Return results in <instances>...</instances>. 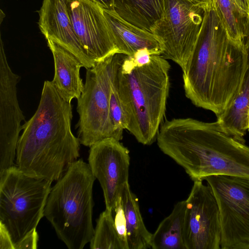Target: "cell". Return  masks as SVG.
I'll list each match as a JSON object with an SVG mask.
<instances>
[{
  "instance_id": "obj_18",
  "label": "cell",
  "mask_w": 249,
  "mask_h": 249,
  "mask_svg": "<svg viewBox=\"0 0 249 249\" xmlns=\"http://www.w3.org/2000/svg\"><path fill=\"white\" fill-rule=\"evenodd\" d=\"M113 10L128 22L153 33L162 18L164 0H114Z\"/></svg>"
},
{
  "instance_id": "obj_17",
  "label": "cell",
  "mask_w": 249,
  "mask_h": 249,
  "mask_svg": "<svg viewBox=\"0 0 249 249\" xmlns=\"http://www.w3.org/2000/svg\"><path fill=\"white\" fill-rule=\"evenodd\" d=\"M216 117V122L223 131L245 142L249 118V67L236 96Z\"/></svg>"
},
{
  "instance_id": "obj_5",
  "label": "cell",
  "mask_w": 249,
  "mask_h": 249,
  "mask_svg": "<svg viewBox=\"0 0 249 249\" xmlns=\"http://www.w3.org/2000/svg\"><path fill=\"white\" fill-rule=\"evenodd\" d=\"M96 178L89 163L74 161L51 188L44 215L69 249H82L94 232L92 189Z\"/></svg>"
},
{
  "instance_id": "obj_10",
  "label": "cell",
  "mask_w": 249,
  "mask_h": 249,
  "mask_svg": "<svg viewBox=\"0 0 249 249\" xmlns=\"http://www.w3.org/2000/svg\"><path fill=\"white\" fill-rule=\"evenodd\" d=\"M196 180L186 200L183 238L186 249H219L218 206L210 187Z\"/></svg>"
},
{
  "instance_id": "obj_22",
  "label": "cell",
  "mask_w": 249,
  "mask_h": 249,
  "mask_svg": "<svg viewBox=\"0 0 249 249\" xmlns=\"http://www.w3.org/2000/svg\"><path fill=\"white\" fill-rule=\"evenodd\" d=\"M89 243L91 249H124L115 226L112 211L106 209L100 214Z\"/></svg>"
},
{
  "instance_id": "obj_30",
  "label": "cell",
  "mask_w": 249,
  "mask_h": 249,
  "mask_svg": "<svg viewBox=\"0 0 249 249\" xmlns=\"http://www.w3.org/2000/svg\"><path fill=\"white\" fill-rule=\"evenodd\" d=\"M239 6L249 15V0H235Z\"/></svg>"
},
{
  "instance_id": "obj_29",
  "label": "cell",
  "mask_w": 249,
  "mask_h": 249,
  "mask_svg": "<svg viewBox=\"0 0 249 249\" xmlns=\"http://www.w3.org/2000/svg\"><path fill=\"white\" fill-rule=\"evenodd\" d=\"M201 7L205 11L213 6V0H191Z\"/></svg>"
},
{
  "instance_id": "obj_23",
  "label": "cell",
  "mask_w": 249,
  "mask_h": 249,
  "mask_svg": "<svg viewBox=\"0 0 249 249\" xmlns=\"http://www.w3.org/2000/svg\"><path fill=\"white\" fill-rule=\"evenodd\" d=\"M121 64L116 69L112 75L109 97V114L114 139L119 141L122 140L124 130L126 129V127L125 114L119 96L115 78L116 72Z\"/></svg>"
},
{
  "instance_id": "obj_20",
  "label": "cell",
  "mask_w": 249,
  "mask_h": 249,
  "mask_svg": "<svg viewBox=\"0 0 249 249\" xmlns=\"http://www.w3.org/2000/svg\"><path fill=\"white\" fill-rule=\"evenodd\" d=\"M186 205V200L178 202L171 213L161 221L152 234L151 249H186L183 238Z\"/></svg>"
},
{
  "instance_id": "obj_7",
  "label": "cell",
  "mask_w": 249,
  "mask_h": 249,
  "mask_svg": "<svg viewBox=\"0 0 249 249\" xmlns=\"http://www.w3.org/2000/svg\"><path fill=\"white\" fill-rule=\"evenodd\" d=\"M126 55L116 53L87 69L83 92L77 99L78 138L90 147L104 139L114 138L109 114L111 81Z\"/></svg>"
},
{
  "instance_id": "obj_13",
  "label": "cell",
  "mask_w": 249,
  "mask_h": 249,
  "mask_svg": "<svg viewBox=\"0 0 249 249\" xmlns=\"http://www.w3.org/2000/svg\"><path fill=\"white\" fill-rule=\"evenodd\" d=\"M129 151L119 141L109 138L90 147L88 158L91 172L103 190L106 209L112 211L128 182Z\"/></svg>"
},
{
  "instance_id": "obj_15",
  "label": "cell",
  "mask_w": 249,
  "mask_h": 249,
  "mask_svg": "<svg viewBox=\"0 0 249 249\" xmlns=\"http://www.w3.org/2000/svg\"><path fill=\"white\" fill-rule=\"evenodd\" d=\"M103 13L120 53L132 56L138 50L147 48L153 55L161 54L163 46L152 33L128 22L114 10L103 9Z\"/></svg>"
},
{
  "instance_id": "obj_27",
  "label": "cell",
  "mask_w": 249,
  "mask_h": 249,
  "mask_svg": "<svg viewBox=\"0 0 249 249\" xmlns=\"http://www.w3.org/2000/svg\"><path fill=\"white\" fill-rule=\"evenodd\" d=\"M0 249H14L11 236L5 227L0 223Z\"/></svg>"
},
{
  "instance_id": "obj_19",
  "label": "cell",
  "mask_w": 249,
  "mask_h": 249,
  "mask_svg": "<svg viewBox=\"0 0 249 249\" xmlns=\"http://www.w3.org/2000/svg\"><path fill=\"white\" fill-rule=\"evenodd\" d=\"M121 196L126 220L128 249L151 248L152 233L147 230L144 224L138 199L132 192L128 182L124 185Z\"/></svg>"
},
{
  "instance_id": "obj_4",
  "label": "cell",
  "mask_w": 249,
  "mask_h": 249,
  "mask_svg": "<svg viewBox=\"0 0 249 249\" xmlns=\"http://www.w3.org/2000/svg\"><path fill=\"white\" fill-rule=\"evenodd\" d=\"M170 65L161 55H152L142 67L132 65L126 55L115 78L125 114L126 127L137 141L150 145L163 122L170 89Z\"/></svg>"
},
{
  "instance_id": "obj_11",
  "label": "cell",
  "mask_w": 249,
  "mask_h": 249,
  "mask_svg": "<svg viewBox=\"0 0 249 249\" xmlns=\"http://www.w3.org/2000/svg\"><path fill=\"white\" fill-rule=\"evenodd\" d=\"M67 5L85 56L86 69L120 53L102 8L90 0H67Z\"/></svg>"
},
{
  "instance_id": "obj_21",
  "label": "cell",
  "mask_w": 249,
  "mask_h": 249,
  "mask_svg": "<svg viewBox=\"0 0 249 249\" xmlns=\"http://www.w3.org/2000/svg\"><path fill=\"white\" fill-rule=\"evenodd\" d=\"M213 4L229 36L245 42L249 34V15L235 0H213Z\"/></svg>"
},
{
  "instance_id": "obj_28",
  "label": "cell",
  "mask_w": 249,
  "mask_h": 249,
  "mask_svg": "<svg viewBox=\"0 0 249 249\" xmlns=\"http://www.w3.org/2000/svg\"><path fill=\"white\" fill-rule=\"evenodd\" d=\"M103 9L113 10L114 0H90Z\"/></svg>"
},
{
  "instance_id": "obj_12",
  "label": "cell",
  "mask_w": 249,
  "mask_h": 249,
  "mask_svg": "<svg viewBox=\"0 0 249 249\" xmlns=\"http://www.w3.org/2000/svg\"><path fill=\"white\" fill-rule=\"evenodd\" d=\"M20 77L9 66L0 38V173L14 165L19 133L25 121L17 97Z\"/></svg>"
},
{
  "instance_id": "obj_32",
  "label": "cell",
  "mask_w": 249,
  "mask_h": 249,
  "mask_svg": "<svg viewBox=\"0 0 249 249\" xmlns=\"http://www.w3.org/2000/svg\"><path fill=\"white\" fill-rule=\"evenodd\" d=\"M248 131H249V118Z\"/></svg>"
},
{
  "instance_id": "obj_9",
  "label": "cell",
  "mask_w": 249,
  "mask_h": 249,
  "mask_svg": "<svg viewBox=\"0 0 249 249\" xmlns=\"http://www.w3.org/2000/svg\"><path fill=\"white\" fill-rule=\"evenodd\" d=\"M204 180L219 208L220 249H249V180L225 176Z\"/></svg>"
},
{
  "instance_id": "obj_3",
  "label": "cell",
  "mask_w": 249,
  "mask_h": 249,
  "mask_svg": "<svg viewBox=\"0 0 249 249\" xmlns=\"http://www.w3.org/2000/svg\"><path fill=\"white\" fill-rule=\"evenodd\" d=\"M72 107L52 81H44L33 116L23 124L16 166L26 175L57 181L80 156V141L71 131Z\"/></svg>"
},
{
  "instance_id": "obj_24",
  "label": "cell",
  "mask_w": 249,
  "mask_h": 249,
  "mask_svg": "<svg viewBox=\"0 0 249 249\" xmlns=\"http://www.w3.org/2000/svg\"><path fill=\"white\" fill-rule=\"evenodd\" d=\"M115 226L124 249H128L126 236V223L121 196L116 201L112 210Z\"/></svg>"
},
{
  "instance_id": "obj_8",
  "label": "cell",
  "mask_w": 249,
  "mask_h": 249,
  "mask_svg": "<svg viewBox=\"0 0 249 249\" xmlns=\"http://www.w3.org/2000/svg\"><path fill=\"white\" fill-rule=\"evenodd\" d=\"M205 10L191 0H164V12L153 34L163 46L160 55L185 69L196 41Z\"/></svg>"
},
{
  "instance_id": "obj_26",
  "label": "cell",
  "mask_w": 249,
  "mask_h": 249,
  "mask_svg": "<svg viewBox=\"0 0 249 249\" xmlns=\"http://www.w3.org/2000/svg\"><path fill=\"white\" fill-rule=\"evenodd\" d=\"M38 240V235L35 230L17 244L14 249H36L37 248Z\"/></svg>"
},
{
  "instance_id": "obj_2",
  "label": "cell",
  "mask_w": 249,
  "mask_h": 249,
  "mask_svg": "<svg viewBox=\"0 0 249 249\" xmlns=\"http://www.w3.org/2000/svg\"><path fill=\"white\" fill-rule=\"evenodd\" d=\"M156 140L160 150L194 181L212 176L249 180V146L223 131L216 121L166 120Z\"/></svg>"
},
{
  "instance_id": "obj_14",
  "label": "cell",
  "mask_w": 249,
  "mask_h": 249,
  "mask_svg": "<svg viewBox=\"0 0 249 249\" xmlns=\"http://www.w3.org/2000/svg\"><path fill=\"white\" fill-rule=\"evenodd\" d=\"M67 0H43L38 11L39 29L46 39L51 40L73 53L86 67L82 49L69 14Z\"/></svg>"
},
{
  "instance_id": "obj_31",
  "label": "cell",
  "mask_w": 249,
  "mask_h": 249,
  "mask_svg": "<svg viewBox=\"0 0 249 249\" xmlns=\"http://www.w3.org/2000/svg\"><path fill=\"white\" fill-rule=\"evenodd\" d=\"M245 46L246 48V50L248 54V59H249V34L248 36L245 38Z\"/></svg>"
},
{
  "instance_id": "obj_1",
  "label": "cell",
  "mask_w": 249,
  "mask_h": 249,
  "mask_svg": "<svg viewBox=\"0 0 249 249\" xmlns=\"http://www.w3.org/2000/svg\"><path fill=\"white\" fill-rule=\"evenodd\" d=\"M249 67L245 42L228 35L214 6L205 11L198 36L183 72L185 96L216 116L231 103Z\"/></svg>"
},
{
  "instance_id": "obj_6",
  "label": "cell",
  "mask_w": 249,
  "mask_h": 249,
  "mask_svg": "<svg viewBox=\"0 0 249 249\" xmlns=\"http://www.w3.org/2000/svg\"><path fill=\"white\" fill-rule=\"evenodd\" d=\"M52 181L31 176L16 165L0 173V223L15 246L34 230L44 216Z\"/></svg>"
},
{
  "instance_id": "obj_25",
  "label": "cell",
  "mask_w": 249,
  "mask_h": 249,
  "mask_svg": "<svg viewBox=\"0 0 249 249\" xmlns=\"http://www.w3.org/2000/svg\"><path fill=\"white\" fill-rule=\"evenodd\" d=\"M152 53L147 48L137 51L133 55L128 56L132 65L136 67H142L148 64L151 61Z\"/></svg>"
},
{
  "instance_id": "obj_16",
  "label": "cell",
  "mask_w": 249,
  "mask_h": 249,
  "mask_svg": "<svg viewBox=\"0 0 249 249\" xmlns=\"http://www.w3.org/2000/svg\"><path fill=\"white\" fill-rule=\"evenodd\" d=\"M47 41L54 61V74L52 82L65 100L71 103L72 99L80 97L84 89L80 74L83 65L68 50L51 40Z\"/></svg>"
}]
</instances>
